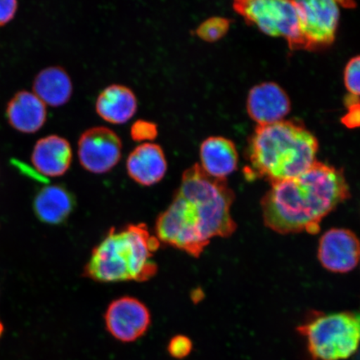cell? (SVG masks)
<instances>
[{"label":"cell","mask_w":360,"mask_h":360,"mask_svg":"<svg viewBox=\"0 0 360 360\" xmlns=\"http://www.w3.org/2000/svg\"><path fill=\"white\" fill-rule=\"evenodd\" d=\"M235 199L226 179L210 176L200 165H193L184 171L172 202L156 219L158 240L199 258L212 238L236 231L231 211Z\"/></svg>","instance_id":"6da1fadb"},{"label":"cell","mask_w":360,"mask_h":360,"mask_svg":"<svg viewBox=\"0 0 360 360\" xmlns=\"http://www.w3.org/2000/svg\"><path fill=\"white\" fill-rule=\"evenodd\" d=\"M350 195L343 170L316 160L299 176L270 184L260 201L264 223L281 235H314L322 220Z\"/></svg>","instance_id":"7a4b0ae2"},{"label":"cell","mask_w":360,"mask_h":360,"mask_svg":"<svg viewBox=\"0 0 360 360\" xmlns=\"http://www.w3.org/2000/svg\"><path fill=\"white\" fill-rule=\"evenodd\" d=\"M318 150L317 138L298 121L257 125L248 141L245 176L270 184L295 178L316 161Z\"/></svg>","instance_id":"3957f363"},{"label":"cell","mask_w":360,"mask_h":360,"mask_svg":"<svg viewBox=\"0 0 360 360\" xmlns=\"http://www.w3.org/2000/svg\"><path fill=\"white\" fill-rule=\"evenodd\" d=\"M160 242L146 224L111 228L94 247L84 269V276L101 283L150 281L158 271L153 256Z\"/></svg>","instance_id":"277c9868"},{"label":"cell","mask_w":360,"mask_h":360,"mask_svg":"<svg viewBox=\"0 0 360 360\" xmlns=\"http://www.w3.org/2000/svg\"><path fill=\"white\" fill-rule=\"evenodd\" d=\"M297 330L307 341L313 359H347L360 345V312L313 311Z\"/></svg>","instance_id":"5b68a950"},{"label":"cell","mask_w":360,"mask_h":360,"mask_svg":"<svg viewBox=\"0 0 360 360\" xmlns=\"http://www.w3.org/2000/svg\"><path fill=\"white\" fill-rule=\"evenodd\" d=\"M233 8L247 24L271 37L285 39L292 51H300V18L295 1L238 0Z\"/></svg>","instance_id":"8992f818"},{"label":"cell","mask_w":360,"mask_h":360,"mask_svg":"<svg viewBox=\"0 0 360 360\" xmlns=\"http://www.w3.org/2000/svg\"><path fill=\"white\" fill-rule=\"evenodd\" d=\"M295 3L300 18V51H314L330 46L339 25L340 3L332 0Z\"/></svg>","instance_id":"52a82bcc"},{"label":"cell","mask_w":360,"mask_h":360,"mask_svg":"<svg viewBox=\"0 0 360 360\" xmlns=\"http://www.w3.org/2000/svg\"><path fill=\"white\" fill-rule=\"evenodd\" d=\"M78 155L84 169L93 174H105L119 163L122 156V141L109 128L89 129L79 138Z\"/></svg>","instance_id":"ba28073f"},{"label":"cell","mask_w":360,"mask_h":360,"mask_svg":"<svg viewBox=\"0 0 360 360\" xmlns=\"http://www.w3.org/2000/svg\"><path fill=\"white\" fill-rule=\"evenodd\" d=\"M106 330L117 340L129 343L146 335L151 323L147 306L134 297L112 301L105 314Z\"/></svg>","instance_id":"9c48e42d"},{"label":"cell","mask_w":360,"mask_h":360,"mask_svg":"<svg viewBox=\"0 0 360 360\" xmlns=\"http://www.w3.org/2000/svg\"><path fill=\"white\" fill-rule=\"evenodd\" d=\"M318 259L322 266L332 273L352 271L360 259L357 236L349 229H330L319 240Z\"/></svg>","instance_id":"30bf717a"},{"label":"cell","mask_w":360,"mask_h":360,"mask_svg":"<svg viewBox=\"0 0 360 360\" xmlns=\"http://www.w3.org/2000/svg\"><path fill=\"white\" fill-rule=\"evenodd\" d=\"M246 109L251 120L258 125L271 124L285 120L291 110V101L280 85L264 82L250 90Z\"/></svg>","instance_id":"8fae6325"},{"label":"cell","mask_w":360,"mask_h":360,"mask_svg":"<svg viewBox=\"0 0 360 360\" xmlns=\"http://www.w3.org/2000/svg\"><path fill=\"white\" fill-rule=\"evenodd\" d=\"M126 167L134 182L142 186H152L164 179L168 165L160 146L143 143L130 153Z\"/></svg>","instance_id":"7c38bea8"},{"label":"cell","mask_w":360,"mask_h":360,"mask_svg":"<svg viewBox=\"0 0 360 360\" xmlns=\"http://www.w3.org/2000/svg\"><path fill=\"white\" fill-rule=\"evenodd\" d=\"M31 160L40 174L47 177L62 176L70 167V143L58 135H49L36 143Z\"/></svg>","instance_id":"4fadbf2b"},{"label":"cell","mask_w":360,"mask_h":360,"mask_svg":"<svg viewBox=\"0 0 360 360\" xmlns=\"http://www.w3.org/2000/svg\"><path fill=\"white\" fill-rule=\"evenodd\" d=\"M201 168L216 179H226L238 169V154L235 143L222 136H211L202 141Z\"/></svg>","instance_id":"5bb4252c"},{"label":"cell","mask_w":360,"mask_h":360,"mask_svg":"<svg viewBox=\"0 0 360 360\" xmlns=\"http://www.w3.org/2000/svg\"><path fill=\"white\" fill-rule=\"evenodd\" d=\"M7 118L18 131L33 134L46 122V106L34 94L21 91L8 103Z\"/></svg>","instance_id":"9a60e30c"},{"label":"cell","mask_w":360,"mask_h":360,"mask_svg":"<svg viewBox=\"0 0 360 360\" xmlns=\"http://www.w3.org/2000/svg\"><path fill=\"white\" fill-rule=\"evenodd\" d=\"M138 102L134 93L120 84L108 86L98 96L96 105L97 114L110 124L127 122L137 111Z\"/></svg>","instance_id":"2e32d148"},{"label":"cell","mask_w":360,"mask_h":360,"mask_svg":"<svg viewBox=\"0 0 360 360\" xmlns=\"http://www.w3.org/2000/svg\"><path fill=\"white\" fill-rule=\"evenodd\" d=\"M75 200L66 188L48 186L37 193L34 200V210L40 221L49 224L65 222L73 212Z\"/></svg>","instance_id":"e0dca14e"},{"label":"cell","mask_w":360,"mask_h":360,"mask_svg":"<svg viewBox=\"0 0 360 360\" xmlns=\"http://www.w3.org/2000/svg\"><path fill=\"white\" fill-rule=\"evenodd\" d=\"M34 91L44 105L60 107L70 100L73 94V84L64 69L60 67H49L36 76Z\"/></svg>","instance_id":"ac0fdd59"},{"label":"cell","mask_w":360,"mask_h":360,"mask_svg":"<svg viewBox=\"0 0 360 360\" xmlns=\"http://www.w3.org/2000/svg\"><path fill=\"white\" fill-rule=\"evenodd\" d=\"M231 20L224 17H211L201 22L196 29L198 37L204 41L214 43L221 39L229 32L231 28Z\"/></svg>","instance_id":"d6986e66"},{"label":"cell","mask_w":360,"mask_h":360,"mask_svg":"<svg viewBox=\"0 0 360 360\" xmlns=\"http://www.w3.org/2000/svg\"><path fill=\"white\" fill-rule=\"evenodd\" d=\"M344 82L346 89L353 96L360 97V56L351 58L346 65Z\"/></svg>","instance_id":"ffe728a7"},{"label":"cell","mask_w":360,"mask_h":360,"mask_svg":"<svg viewBox=\"0 0 360 360\" xmlns=\"http://www.w3.org/2000/svg\"><path fill=\"white\" fill-rule=\"evenodd\" d=\"M158 126L151 121L139 120L132 125L130 135L136 142L152 141L158 136Z\"/></svg>","instance_id":"44dd1931"},{"label":"cell","mask_w":360,"mask_h":360,"mask_svg":"<svg viewBox=\"0 0 360 360\" xmlns=\"http://www.w3.org/2000/svg\"><path fill=\"white\" fill-rule=\"evenodd\" d=\"M168 352L174 359L186 358L191 353L193 343L186 335H176L172 338L168 345Z\"/></svg>","instance_id":"7402d4cb"},{"label":"cell","mask_w":360,"mask_h":360,"mask_svg":"<svg viewBox=\"0 0 360 360\" xmlns=\"http://www.w3.org/2000/svg\"><path fill=\"white\" fill-rule=\"evenodd\" d=\"M18 3L15 0H1L0 1V26L6 25L15 15Z\"/></svg>","instance_id":"603a6c76"}]
</instances>
